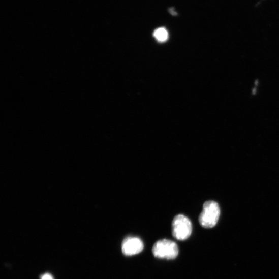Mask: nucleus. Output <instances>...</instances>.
<instances>
[{
	"label": "nucleus",
	"instance_id": "obj_1",
	"mask_svg": "<svg viewBox=\"0 0 279 279\" xmlns=\"http://www.w3.org/2000/svg\"><path fill=\"white\" fill-rule=\"evenodd\" d=\"M220 214L219 204L213 201H207L203 205V211L199 216V223L204 228H212L218 223Z\"/></svg>",
	"mask_w": 279,
	"mask_h": 279
},
{
	"label": "nucleus",
	"instance_id": "obj_2",
	"mask_svg": "<svg viewBox=\"0 0 279 279\" xmlns=\"http://www.w3.org/2000/svg\"><path fill=\"white\" fill-rule=\"evenodd\" d=\"M178 247L174 241L168 239L160 240L152 247L153 256L159 259L173 260L178 255Z\"/></svg>",
	"mask_w": 279,
	"mask_h": 279
},
{
	"label": "nucleus",
	"instance_id": "obj_3",
	"mask_svg": "<svg viewBox=\"0 0 279 279\" xmlns=\"http://www.w3.org/2000/svg\"><path fill=\"white\" fill-rule=\"evenodd\" d=\"M193 226L188 217L183 214H178L174 217L172 222V234L177 240L183 241L191 235Z\"/></svg>",
	"mask_w": 279,
	"mask_h": 279
},
{
	"label": "nucleus",
	"instance_id": "obj_4",
	"mask_svg": "<svg viewBox=\"0 0 279 279\" xmlns=\"http://www.w3.org/2000/svg\"><path fill=\"white\" fill-rule=\"evenodd\" d=\"M143 241L137 237H128L122 242L121 251L123 254L127 256H132L139 254L143 251Z\"/></svg>",
	"mask_w": 279,
	"mask_h": 279
},
{
	"label": "nucleus",
	"instance_id": "obj_5",
	"mask_svg": "<svg viewBox=\"0 0 279 279\" xmlns=\"http://www.w3.org/2000/svg\"><path fill=\"white\" fill-rule=\"evenodd\" d=\"M153 37L160 43L165 42L168 39V33L164 27H160L154 31Z\"/></svg>",
	"mask_w": 279,
	"mask_h": 279
},
{
	"label": "nucleus",
	"instance_id": "obj_6",
	"mask_svg": "<svg viewBox=\"0 0 279 279\" xmlns=\"http://www.w3.org/2000/svg\"><path fill=\"white\" fill-rule=\"evenodd\" d=\"M41 279H54V278L50 274L45 273L42 276Z\"/></svg>",
	"mask_w": 279,
	"mask_h": 279
}]
</instances>
